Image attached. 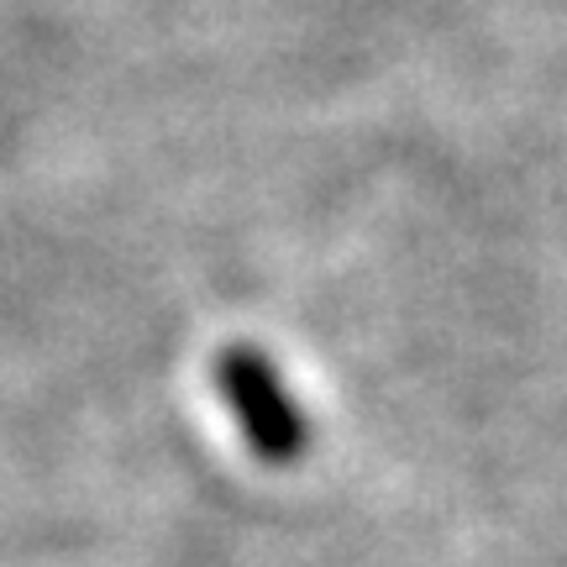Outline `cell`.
Listing matches in <instances>:
<instances>
[{
	"instance_id": "cell-1",
	"label": "cell",
	"mask_w": 567,
	"mask_h": 567,
	"mask_svg": "<svg viewBox=\"0 0 567 567\" xmlns=\"http://www.w3.org/2000/svg\"><path fill=\"white\" fill-rule=\"evenodd\" d=\"M216 394L231 410V421L243 431V442L252 446V457L268 467H295L310 452V410L289 389L284 368L252 342H226L210 363Z\"/></svg>"
}]
</instances>
